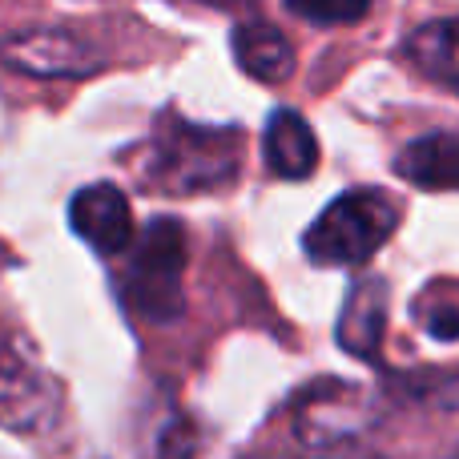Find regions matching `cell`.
<instances>
[{"label":"cell","mask_w":459,"mask_h":459,"mask_svg":"<svg viewBox=\"0 0 459 459\" xmlns=\"http://www.w3.org/2000/svg\"><path fill=\"white\" fill-rule=\"evenodd\" d=\"M242 169V129L198 126L166 109L145 150V182L161 194H214L234 186Z\"/></svg>","instance_id":"1"},{"label":"cell","mask_w":459,"mask_h":459,"mask_svg":"<svg viewBox=\"0 0 459 459\" xmlns=\"http://www.w3.org/2000/svg\"><path fill=\"white\" fill-rule=\"evenodd\" d=\"M129 262L121 270V302L137 318L166 326L182 315V274H186V226L178 218H153L142 238H134Z\"/></svg>","instance_id":"2"},{"label":"cell","mask_w":459,"mask_h":459,"mask_svg":"<svg viewBox=\"0 0 459 459\" xmlns=\"http://www.w3.org/2000/svg\"><path fill=\"white\" fill-rule=\"evenodd\" d=\"M399 206L383 190H351L334 198L302 234V250L315 266H363L391 242Z\"/></svg>","instance_id":"3"},{"label":"cell","mask_w":459,"mask_h":459,"mask_svg":"<svg viewBox=\"0 0 459 459\" xmlns=\"http://www.w3.org/2000/svg\"><path fill=\"white\" fill-rule=\"evenodd\" d=\"M242 459H383V455L371 452V444H363V436L355 428H347L342 420L318 415L315 395H302L294 403L290 423L270 428V436Z\"/></svg>","instance_id":"4"},{"label":"cell","mask_w":459,"mask_h":459,"mask_svg":"<svg viewBox=\"0 0 459 459\" xmlns=\"http://www.w3.org/2000/svg\"><path fill=\"white\" fill-rule=\"evenodd\" d=\"M61 415V395L56 383L0 334V428L16 436H40Z\"/></svg>","instance_id":"5"},{"label":"cell","mask_w":459,"mask_h":459,"mask_svg":"<svg viewBox=\"0 0 459 459\" xmlns=\"http://www.w3.org/2000/svg\"><path fill=\"white\" fill-rule=\"evenodd\" d=\"M0 61L29 77H93L105 69V53L89 37L69 29H32L0 45Z\"/></svg>","instance_id":"6"},{"label":"cell","mask_w":459,"mask_h":459,"mask_svg":"<svg viewBox=\"0 0 459 459\" xmlns=\"http://www.w3.org/2000/svg\"><path fill=\"white\" fill-rule=\"evenodd\" d=\"M69 226L85 246H93L101 258L126 254L134 242V210L129 198L109 182L81 186L69 202Z\"/></svg>","instance_id":"7"},{"label":"cell","mask_w":459,"mask_h":459,"mask_svg":"<svg viewBox=\"0 0 459 459\" xmlns=\"http://www.w3.org/2000/svg\"><path fill=\"white\" fill-rule=\"evenodd\" d=\"M262 158L266 169L282 182H302L318 169V137L310 121L290 105H278L266 117V134H262Z\"/></svg>","instance_id":"8"},{"label":"cell","mask_w":459,"mask_h":459,"mask_svg":"<svg viewBox=\"0 0 459 459\" xmlns=\"http://www.w3.org/2000/svg\"><path fill=\"white\" fill-rule=\"evenodd\" d=\"M383 334H387V282L383 278H359L347 290L334 339L355 359H379Z\"/></svg>","instance_id":"9"},{"label":"cell","mask_w":459,"mask_h":459,"mask_svg":"<svg viewBox=\"0 0 459 459\" xmlns=\"http://www.w3.org/2000/svg\"><path fill=\"white\" fill-rule=\"evenodd\" d=\"M399 53L423 81L459 97V16L423 21L420 29L403 37Z\"/></svg>","instance_id":"10"},{"label":"cell","mask_w":459,"mask_h":459,"mask_svg":"<svg viewBox=\"0 0 459 459\" xmlns=\"http://www.w3.org/2000/svg\"><path fill=\"white\" fill-rule=\"evenodd\" d=\"M230 48H234L238 69L250 81H262V85H282L294 73L290 37L266 21H238L230 32Z\"/></svg>","instance_id":"11"},{"label":"cell","mask_w":459,"mask_h":459,"mask_svg":"<svg viewBox=\"0 0 459 459\" xmlns=\"http://www.w3.org/2000/svg\"><path fill=\"white\" fill-rule=\"evenodd\" d=\"M395 174L420 190H459V134H423L407 142Z\"/></svg>","instance_id":"12"},{"label":"cell","mask_w":459,"mask_h":459,"mask_svg":"<svg viewBox=\"0 0 459 459\" xmlns=\"http://www.w3.org/2000/svg\"><path fill=\"white\" fill-rule=\"evenodd\" d=\"M286 13L299 16L318 29H342V24H359L371 13V0H282Z\"/></svg>","instance_id":"13"},{"label":"cell","mask_w":459,"mask_h":459,"mask_svg":"<svg viewBox=\"0 0 459 459\" xmlns=\"http://www.w3.org/2000/svg\"><path fill=\"white\" fill-rule=\"evenodd\" d=\"M153 459H194V428L182 420V415H174V420L161 428Z\"/></svg>","instance_id":"14"},{"label":"cell","mask_w":459,"mask_h":459,"mask_svg":"<svg viewBox=\"0 0 459 459\" xmlns=\"http://www.w3.org/2000/svg\"><path fill=\"white\" fill-rule=\"evenodd\" d=\"M428 334L431 339H459V310L439 307L436 315H428Z\"/></svg>","instance_id":"15"},{"label":"cell","mask_w":459,"mask_h":459,"mask_svg":"<svg viewBox=\"0 0 459 459\" xmlns=\"http://www.w3.org/2000/svg\"><path fill=\"white\" fill-rule=\"evenodd\" d=\"M198 4H210V8H222V13H238V8H250L254 0H198Z\"/></svg>","instance_id":"16"}]
</instances>
